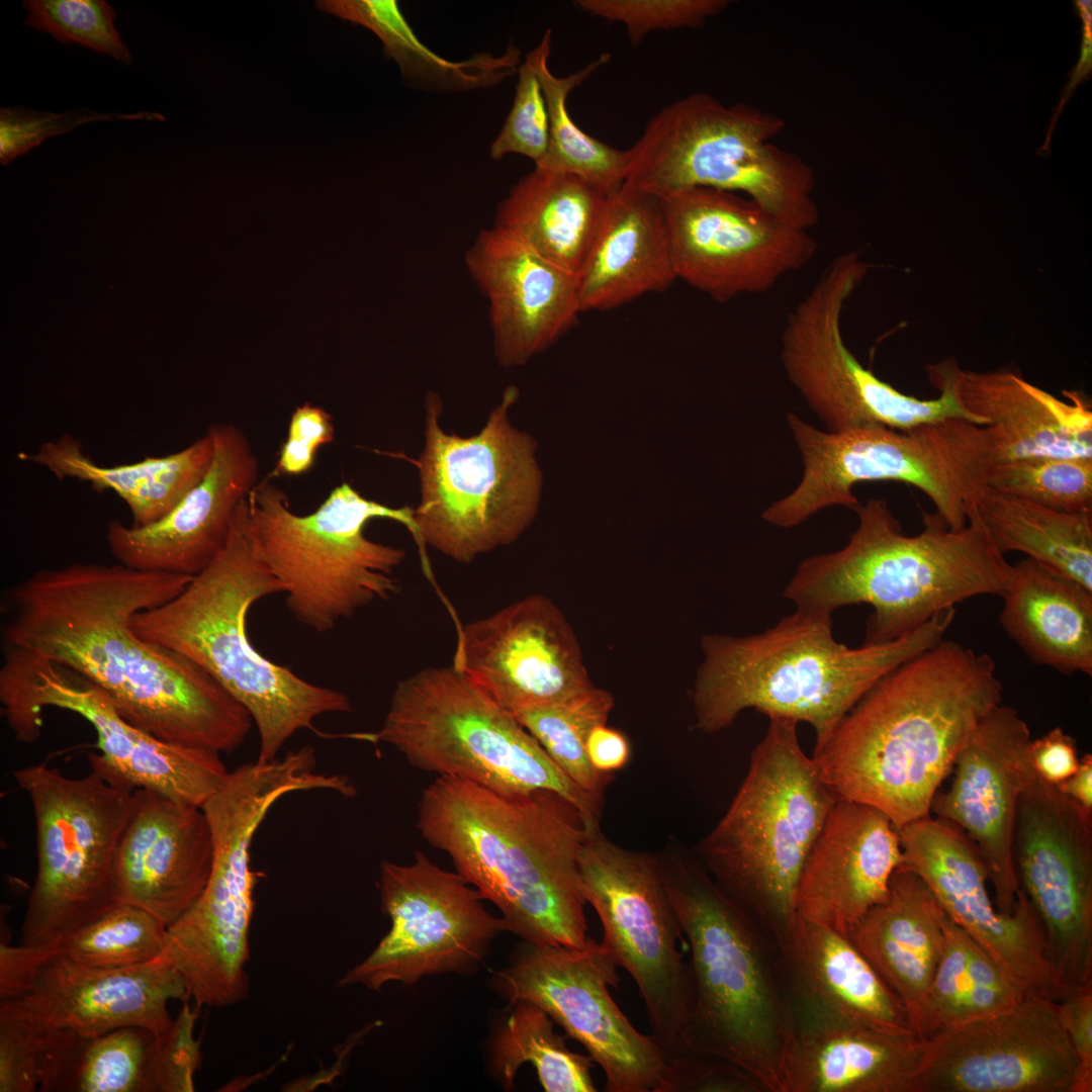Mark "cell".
Instances as JSON below:
<instances>
[{"label":"cell","mask_w":1092,"mask_h":1092,"mask_svg":"<svg viewBox=\"0 0 1092 1092\" xmlns=\"http://www.w3.org/2000/svg\"><path fill=\"white\" fill-rule=\"evenodd\" d=\"M579 877L603 927V944L633 978L651 1035L668 1054L684 1048L693 1006L684 931L661 880L655 852L629 849L600 828L581 847Z\"/></svg>","instance_id":"e0dca14e"},{"label":"cell","mask_w":1092,"mask_h":1092,"mask_svg":"<svg viewBox=\"0 0 1092 1092\" xmlns=\"http://www.w3.org/2000/svg\"><path fill=\"white\" fill-rule=\"evenodd\" d=\"M589 762L600 772L614 774L622 769L631 756V746L627 737L607 723L595 726L589 732L586 744Z\"/></svg>","instance_id":"94428289"},{"label":"cell","mask_w":1092,"mask_h":1092,"mask_svg":"<svg viewBox=\"0 0 1092 1092\" xmlns=\"http://www.w3.org/2000/svg\"><path fill=\"white\" fill-rule=\"evenodd\" d=\"M663 1092H764L734 1064L697 1051L667 1054Z\"/></svg>","instance_id":"11a10c76"},{"label":"cell","mask_w":1092,"mask_h":1092,"mask_svg":"<svg viewBox=\"0 0 1092 1092\" xmlns=\"http://www.w3.org/2000/svg\"><path fill=\"white\" fill-rule=\"evenodd\" d=\"M969 506L1000 553L1022 552L1092 590V513L1055 511L988 485Z\"/></svg>","instance_id":"60d3db41"},{"label":"cell","mask_w":1092,"mask_h":1092,"mask_svg":"<svg viewBox=\"0 0 1092 1092\" xmlns=\"http://www.w3.org/2000/svg\"><path fill=\"white\" fill-rule=\"evenodd\" d=\"M185 1001L170 1028L157 1035L150 1069L151 1092L193 1091L200 1065V1041L194 1037L198 1008Z\"/></svg>","instance_id":"db71d44e"},{"label":"cell","mask_w":1092,"mask_h":1092,"mask_svg":"<svg viewBox=\"0 0 1092 1092\" xmlns=\"http://www.w3.org/2000/svg\"><path fill=\"white\" fill-rule=\"evenodd\" d=\"M25 24L63 44L77 43L126 65L132 64L115 26L117 13L104 0H24Z\"/></svg>","instance_id":"7dc6e473"},{"label":"cell","mask_w":1092,"mask_h":1092,"mask_svg":"<svg viewBox=\"0 0 1092 1092\" xmlns=\"http://www.w3.org/2000/svg\"><path fill=\"white\" fill-rule=\"evenodd\" d=\"M926 1040L857 1026L798 1030L782 1092H911Z\"/></svg>","instance_id":"e575fe53"},{"label":"cell","mask_w":1092,"mask_h":1092,"mask_svg":"<svg viewBox=\"0 0 1092 1092\" xmlns=\"http://www.w3.org/2000/svg\"><path fill=\"white\" fill-rule=\"evenodd\" d=\"M518 397V388L508 386L480 432L460 437L441 428L439 395H427L425 446L415 462L418 542L469 563L513 543L533 522L543 477L535 440L509 418Z\"/></svg>","instance_id":"9a60e30c"},{"label":"cell","mask_w":1092,"mask_h":1092,"mask_svg":"<svg viewBox=\"0 0 1092 1092\" xmlns=\"http://www.w3.org/2000/svg\"><path fill=\"white\" fill-rule=\"evenodd\" d=\"M1 713L20 742L40 736L41 713L78 714L96 731L103 759L134 789H148L202 807L229 770L220 754L161 740L128 722L95 684L18 647L2 644Z\"/></svg>","instance_id":"ac0fdd59"},{"label":"cell","mask_w":1092,"mask_h":1092,"mask_svg":"<svg viewBox=\"0 0 1092 1092\" xmlns=\"http://www.w3.org/2000/svg\"><path fill=\"white\" fill-rule=\"evenodd\" d=\"M1057 786L1082 807L1092 811V755L1085 754L1076 771Z\"/></svg>","instance_id":"6125c7cd"},{"label":"cell","mask_w":1092,"mask_h":1092,"mask_svg":"<svg viewBox=\"0 0 1092 1092\" xmlns=\"http://www.w3.org/2000/svg\"><path fill=\"white\" fill-rule=\"evenodd\" d=\"M618 965L608 948L588 936L584 945L522 940L492 985L513 1004L543 1009L577 1040L605 1075L608 1092H663L667 1053L651 1034L639 1032L613 999Z\"/></svg>","instance_id":"d6986e66"},{"label":"cell","mask_w":1092,"mask_h":1092,"mask_svg":"<svg viewBox=\"0 0 1092 1092\" xmlns=\"http://www.w3.org/2000/svg\"><path fill=\"white\" fill-rule=\"evenodd\" d=\"M972 938L947 915L941 956L931 981L907 1011L912 1034L927 1039L954 1024L971 984L969 952Z\"/></svg>","instance_id":"c3c4849f"},{"label":"cell","mask_w":1092,"mask_h":1092,"mask_svg":"<svg viewBox=\"0 0 1092 1092\" xmlns=\"http://www.w3.org/2000/svg\"><path fill=\"white\" fill-rule=\"evenodd\" d=\"M375 34L384 46L385 55L392 58L402 73L413 77L421 76L431 80L460 81L465 85H476L491 79L472 72H488L499 69V65L518 62L517 50L510 51L503 59L474 60L468 63H452L440 58L420 41L406 22L400 10L393 11L382 18L376 26Z\"/></svg>","instance_id":"f907efd6"},{"label":"cell","mask_w":1092,"mask_h":1092,"mask_svg":"<svg viewBox=\"0 0 1092 1092\" xmlns=\"http://www.w3.org/2000/svg\"><path fill=\"white\" fill-rule=\"evenodd\" d=\"M899 868L917 875L949 918L994 961L1025 996L1058 1001L1039 918L1019 888L1011 914H1002L987 889L986 867L974 843L951 823L929 815L898 828Z\"/></svg>","instance_id":"d4e9b609"},{"label":"cell","mask_w":1092,"mask_h":1092,"mask_svg":"<svg viewBox=\"0 0 1092 1092\" xmlns=\"http://www.w3.org/2000/svg\"><path fill=\"white\" fill-rule=\"evenodd\" d=\"M188 999L182 977L161 958L100 969L0 944V1020L86 1034L138 1026L161 1035L173 1022L169 1002Z\"/></svg>","instance_id":"7402d4cb"},{"label":"cell","mask_w":1092,"mask_h":1092,"mask_svg":"<svg viewBox=\"0 0 1092 1092\" xmlns=\"http://www.w3.org/2000/svg\"><path fill=\"white\" fill-rule=\"evenodd\" d=\"M787 423L803 474L792 492L761 514L763 521L780 528L796 527L833 506L853 511L860 504L852 492L855 484L894 480L919 488L947 527L960 529L993 465L988 426L965 420L906 431L883 426L822 431L793 413Z\"/></svg>","instance_id":"4fadbf2b"},{"label":"cell","mask_w":1092,"mask_h":1092,"mask_svg":"<svg viewBox=\"0 0 1092 1092\" xmlns=\"http://www.w3.org/2000/svg\"><path fill=\"white\" fill-rule=\"evenodd\" d=\"M954 617L950 608L899 639L854 648L836 641L825 611L796 609L755 635L705 634L695 727L714 734L754 709L809 724L818 747L882 677L944 639Z\"/></svg>","instance_id":"5b68a950"},{"label":"cell","mask_w":1092,"mask_h":1092,"mask_svg":"<svg viewBox=\"0 0 1092 1092\" xmlns=\"http://www.w3.org/2000/svg\"><path fill=\"white\" fill-rule=\"evenodd\" d=\"M944 912L928 886L898 868L885 900L872 907L847 938L908 1011L928 987L941 956Z\"/></svg>","instance_id":"8d00e7d4"},{"label":"cell","mask_w":1092,"mask_h":1092,"mask_svg":"<svg viewBox=\"0 0 1092 1092\" xmlns=\"http://www.w3.org/2000/svg\"><path fill=\"white\" fill-rule=\"evenodd\" d=\"M690 949L693 1006L685 1050L726 1060L782 1092L797 1026L778 942L670 836L655 852Z\"/></svg>","instance_id":"277c9868"},{"label":"cell","mask_w":1092,"mask_h":1092,"mask_svg":"<svg viewBox=\"0 0 1092 1092\" xmlns=\"http://www.w3.org/2000/svg\"><path fill=\"white\" fill-rule=\"evenodd\" d=\"M608 199L577 175L535 167L500 202L494 226L577 275L599 235Z\"/></svg>","instance_id":"f35d334b"},{"label":"cell","mask_w":1092,"mask_h":1092,"mask_svg":"<svg viewBox=\"0 0 1092 1092\" xmlns=\"http://www.w3.org/2000/svg\"><path fill=\"white\" fill-rule=\"evenodd\" d=\"M108 120L165 121L166 117L160 112L147 110L134 113L98 112L82 107L56 113L23 106L1 107L0 162L8 165L51 136L70 132L85 123Z\"/></svg>","instance_id":"816d5d0a"},{"label":"cell","mask_w":1092,"mask_h":1092,"mask_svg":"<svg viewBox=\"0 0 1092 1092\" xmlns=\"http://www.w3.org/2000/svg\"><path fill=\"white\" fill-rule=\"evenodd\" d=\"M38 1091L36 1045L31 1029L0 1020V1092Z\"/></svg>","instance_id":"6f0895ef"},{"label":"cell","mask_w":1092,"mask_h":1092,"mask_svg":"<svg viewBox=\"0 0 1092 1092\" xmlns=\"http://www.w3.org/2000/svg\"><path fill=\"white\" fill-rule=\"evenodd\" d=\"M21 461L33 463L60 480L76 479L98 492L110 490L127 506L133 527L148 526L168 514L205 475L213 457V442L206 434L182 450L165 456L104 466L96 463L71 434L39 444L32 452H19Z\"/></svg>","instance_id":"74e56055"},{"label":"cell","mask_w":1092,"mask_h":1092,"mask_svg":"<svg viewBox=\"0 0 1092 1092\" xmlns=\"http://www.w3.org/2000/svg\"><path fill=\"white\" fill-rule=\"evenodd\" d=\"M417 827L499 910L506 931L536 944L584 945L578 858L590 830L567 799L438 777L422 793Z\"/></svg>","instance_id":"3957f363"},{"label":"cell","mask_w":1092,"mask_h":1092,"mask_svg":"<svg viewBox=\"0 0 1092 1092\" xmlns=\"http://www.w3.org/2000/svg\"><path fill=\"white\" fill-rule=\"evenodd\" d=\"M658 198L676 279L720 302L769 291L818 249L809 231L734 192L690 187Z\"/></svg>","instance_id":"603a6c76"},{"label":"cell","mask_w":1092,"mask_h":1092,"mask_svg":"<svg viewBox=\"0 0 1092 1092\" xmlns=\"http://www.w3.org/2000/svg\"><path fill=\"white\" fill-rule=\"evenodd\" d=\"M271 478L258 481L247 496V529L297 622L327 633L400 592L395 570L405 559L404 549L367 538L365 528L371 520L389 519L417 540L415 509L382 505L343 482L315 511L299 515Z\"/></svg>","instance_id":"30bf717a"},{"label":"cell","mask_w":1092,"mask_h":1092,"mask_svg":"<svg viewBox=\"0 0 1092 1092\" xmlns=\"http://www.w3.org/2000/svg\"><path fill=\"white\" fill-rule=\"evenodd\" d=\"M213 457L203 478L160 520L133 527L113 520L105 539L116 562L136 570L196 575L224 547L241 503L258 483V460L232 424L207 429Z\"/></svg>","instance_id":"83f0119b"},{"label":"cell","mask_w":1092,"mask_h":1092,"mask_svg":"<svg viewBox=\"0 0 1092 1092\" xmlns=\"http://www.w3.org/2000/svg\"><path fill=\"white\" fill-rule=\"evenodd\" d=\"M1028 753L1037 775L1054 785L1069 779L1080 761L1074 738L1060 727L1031 740Z\"/></svg>","instance_id":"91938a15"},{"label":"cell","mask_w":1092,"mask_h":1092,"mask_svg":"<svg viewBox=\"0 0 1092 1092\" xmlns=\"http://www.w3.org/2000/svg\"><path fill=\"white\" fill-rule=\"evenodd\" d=\"M549 144V115L545 97L531 66L518 68V83L512 108L498 135L490 146V157L520 154L539 164Z\"/></svg>","instance_id":"f5cc1de1"},{"label":"cell","mask_w":1092,"mask_h":1092,"mask_svg":"<svg viewBox=\"0 0 1092 1092\" xmlns=\"http://www.w3.org/2000/svg\"><path fill=\"white\" fill-rule=\"evenodd\" d=\"M213 842L201 807L135 789L115 859L122 903L139 906L166 927L202 894Z\"/></svg>","instance_id":"f546056e"},{"label":"cell","mask_w":1092,"mask_h":1092,"mask_svg":"<svg viewBox=\"0 0 1092 1092\" xmlns=\"http://www.w3.org/2000/svg\"><path fill=\"white\" fill-rule=\"evenodd\" d=\"M320 786L310 754L297 749L229 771L202 805L213 842L210 876L196 902L167 927L159 957L182 977L195 1006L225 1008L247 999L254 891L260 878L251 867L254 836L279 799Z\"/></svg>","instance_id":"9c48e42d"},{"label":"cell","mask_w":1092,"mask_h":1092,"mask_svg":"<svg viewBox=\"0 0 1092 1092\" xmlns=\"http://www.w3.org/2000/svg\"><path fill=\"white\" fill-rule=\"evenodd\" d=\"M987 485L1045 508L1092 513V459L1032 457L994 464Z\"/></svg>","instance_id":"bcb514c9"},{"label":"cell","mask_w":1092,"mask_h":1092,"mask_svg":"<svg viewBox=\"0 0 1092 1092\" xmlns=\"http://www.w3.org/2000/svg\"><path fill=\"white\" fill-rule=\"evenodd\" d=\"M167 927L149 911L122 903L101 918L48 944L28 947L73 963L119 969L158 959Z\"/></svg>","instance_id":"f6af8a7d"},{"label":"cell","mask_w":1092,"mask_h":1092,"mask_svg":"<svg viewBox=\"0 0 1092 1092\" xmlns=\"http://www.w3.org/2000/svg\"><path fill=\"white\" fill-rule=\"evenodd\" d=\"M797 726L769 719L728 809L692 847L715 883L781 950L797 921L804 863L839 800L801 748Z\"/></svg>","instance_id":"ba28073f"},{"label":"cell","mask_w":1092,"mask_h":1092,"mask_svg":"<svg viewBox=\"0 0 1092 1092\" xmlns=\"http://www.w3.org/2000/svg\"><path fill=\"white\" fill-rule=\"evenodd\" d=\"M465 258L488 300L494 353L504 367L523 365L547 349L581 312L577 275L503 229L482 231Z\"/></svg>","instance_id":"f1b7e54d"},{"label":"cell","mask_w":1092,"mask_h":1092,"mask_svg":"<svg viewBox=\"0 0 1092 1092\" xmlns=\"http://www.w3.org/2000/svg\"><path fill=\"white\" fill-rule=\"evenodd\" d=\"M30 1029L36 1045L38 1091L151 1092L157 1037L151 1030L127 1026L86 1034Z\"/></svg>","instance_id":"ab89813d"},{"label":"cell","mask_w":1092,"mask_h":1092,"mask_svg":"<svg viewBox=\"0 0 1092 1092\" xmlns=\"http://www.w3.org/2000/svg\"><path fill=\"white\" fill-rule=\"evenodd\" d=\"M378 888L390 928L337 987L380 991L393 982L414 985L433 975L468 974L483 963L496 935L506 931L503 919L486 910L471 885L422 850H416L407 864L383 860Z\"/></svg>","instance_id":"ffe728a7"},{"label":"cell","mask_w":1092,"mask_h":1092,"mask_svg":"<svg viewBox=\"0 0 1092 1092\" xmlns=\"http://www.w3.org/2000/svg\"><path fill=\"white\" fill-rule=\"evenodd\" d=\"M613 707V696L595 686L568 702L532 707L514 715L574 784L604 797L614 775L594 768L585 744L592 729L607 723Z\"/></svg>","instance_id":"ee69618b"},{"label":"cell","mask_w":1092,"mask_h":1092,"mask_svg":"<svg viewBox=\"0 0 1092 1092\" xmlns=\"http://www.w3.org/2000/svg\"><path fill=\"white\" fill-rule=\"evenodd\" d=\"M551 30L526 57L540 82L549 115V144L538 168L577 175L611 196L619 191L627 175V151L613 148L580 129L570 116L566 103L572 90L580 86L611 55L602 54L583 69L566 77H557L549 69Z\"/></svg>","instance_id":"b9f144b4"},{"label":"cell","mask_w":1092,"mask_h":1092,"mask_svg":"<svg viewBox=\"0 0 1092 1092\" xmlns=\"http://www.w3.org/2000/svg\"><path fill=\"white\" fill-rule=\"evenodd\" d=\"M335 428L331 415L318 405L305 402L291 415L287 437L270 476H297L309 471L318 449L333 442Z\"/></svg>","instance_id":"9f6ffc18"},{"label":"cell","mask_w":1092,"mask_h":1092,"mask_svg":"<svg viewBox=\"0 0 1092 1092\" xmlns=\"http://www.w3.org/2000/svg\"><path fill=\"white\" fill-rule=\"evenodd\" d=\"M782 952L797 1031L857 1026L914 1036L902 1001L846 936L797 917Z\"/></svg>","instance_id":"1f68e13d"},{"label":"cell","mask_w":1092,"mask_h":1092,"mask_svg":"<svg viewBox=\"0 0 1092 1092\" xmlns=\"http://www.w3.org/2000/svg\"><path fill=\"white\" fill-rule=\"evenodd\" d=\"M901 863L900 837L891 819L873 806L839 799L801 872L797 916L847 936L886 899Z\"/></svg>","instance_id":"4dcf8cb0"},{"label":"cell","mask_w":1092,"mask_h":1092,"mask_svg":"<svg viewBox=\"0 0 1092 1092\" xmlns=\"http://www.w3.org/2000/svg\"><path fill=\"white\" fill-rule=\"evenodd\" d=\"M676 280L658 197L626 185L609 196L604 219L577 274L581 312L608 310Z\"/></svg>","instance_id":"836d02e7"},{"label":"cell","mask_w":1092,"mask_h":1092,"mask_svg":"<svg viewBox=\"0 0 1092 1092\" xmlns=\"http://www.w3.org/2000/svg\"><path fill=\"white\" fill-rule=\"evenodd\" d=\"M853 512L858 525L847 544L805 558L783 596L805 611L870 605L863 644L899 639L958 603L981 595L1002 597L1009 585L1013 565L970 506L960 529L923 512L924 529L914 536L903 533L881 498Z\"/></svg>","instance_id":"8992f818"},{"label":"cell","mask_w":1092,"mask_h":1092,"mask_svg":"<svg viewBox=\"0 0 1092 1092\" xmlns=\"http://www.w3.org/2000/svg\"><path fill=\"white\" fill-rule=\"evenodd\" d=\"M925 1040L911 1092H1077L1078 1061L1057 1001L1025 996Z\"/></svg>","instance_id":"cb8c5ba5"},{"label":"cell","mask_w":1092,"mask_h":1092,"mask_svg":"<svg viewBox=\"0 0 1092 1092\" xmlns=\"http://www.w3.org/2000/svg\"><path fill=\"white\" fill-rule=\"evenodd\" d=\"M192 577L118 562L37 570L4 592L2 644L80 673L161 740L231 753L254 724L248 710L195 662L131 628L136 614L172 600Z\"/></svg>","instance_id":"6da1fadb"},{"label":"cell","mask_w":1092,"mask_h":1092,"mask_svg":"<svg viewBox=\"0 0 1092 1092\" xmlns=\"http://www.w3.org/2000/svg\"><path fill=\"white\" fill-rule=\"evenodd\" d=\"M999 621L1035 664L1092 674V590L1032 558L1013 565Z\"/></svg>","instance_id":"d590c367"},{"label":"cell","mask_w":1092,"mask_h":1092,"mask_svg":"<svg viewBox=\"0 0 1092 1092\" xmlns=\"http://www.w3.org/2000/svg\"><path fill=\"white\" fill-rule=\"evenodd\" d=\"M574 5L592 16L622 23L632 46L650 32L697 28L725 10L727 0H577Z\"/></svg>","instance_id":"681fc988"},{"label":"cell","mask_w":1092,"mask_h":1092,"mask_svg":"<svg viewBox=\"0 0 1092 1092\" xmlns=\"http://www.w3.org/2000/svg\"><path fill=\"white\" fill-rule=\"evenodd\" d=\"M1057 1003L1063 1025L1078 1061L1077 1092H1091L1092 985L1065 992Z\"/></svg>","instance_id":"680465c9"},{"label":"cell","mask_w":1092,"mask_h":1092,"mask_svg":"<svg viewBox=\"0 0 1092 1092\" xmlns=\"http://www.w3.org/2000/svg\"><path fill=\"white\" fill-rule=\"evenodd\" d=\"M1002 693L989 654L942 639L882 677L812 758L839 799L873 806L900 828L929 815Z\"/></svg>","instance_id":"7a4b0ae2"},{"label":"cell","mask_w":1092,"mask_h":1092,"mask_svg":"<svg viewBox=\"0 0 1092 1092\" xmlns=\"http://www.w3.org/2000/svg\"><path fill=\"white\" fill-rule=\"evenodd\" d=\"M88 758L81 778L46 762L13 771L32 806L37 858L21 946L48 944L122 904L115 859L135 789L101 754Z\"/></svg>","instance_id":"5bb4252c"},{"label":"cell","mask_w":1092,"mask_h":1092,"mask_svg":"<svg viewBox=\"0 0 1092 1092\" xmlns=\"http://www.w3.org/2000/svg\"><path fill=\"white\" fill-rule=\"evenodd\" d=\"M351 737L387 743L419 769L502 794L555 792L588 829L601 826L604 797L574 784L514 714L452 664L399 680L380 729Z\"/></svg>","instance_id":"8fae6325"},{"label":"cell","mask_w":1092,"mask_h":1092,"mask_svg":"<svg viewBox=\"0 0 1092 1092\" xmlns=\"http://www.w3.org/2000/svg\"><path fill=\"white\" fill-rule=\"evenodd\" d=\"M868 267L856 252L836 256L788 313L781 360L790 382L829 432L871 426L906 431L951 419L986 426L964 407L952 384L937 370L927 369L940 394L919 399L878 378L847 348L843 309Z\"/></svg>","instance_id":"2e32d148"},{"label":"cell","mask_w":1092,"mask_h":1092,"mask_svg":"<svg viewBox=\"0 0 1092 1092\" xmlns=\"http://www.w3.org/2000/svg\"><path fill=\"white\" fill-rule=\"evenodd\" d=\"M784 127L780 116L754 106L693 93L658 111L626 150L624 185L656 197L690 187L742 192L809 231L819 221L815 176L802 158L769 143Z\"/></svg>","instance_id":"7c38bea8"},{"label":"cell","mask_w":1092,"mask_h":1092,"mask_svg":"<svg viewBox=\"0 0 1092 1092\" xmlns=\"http://www.w3.org/2000/svg\"><path fill=\"white\" fill-rule=\"evenodd\" d=\"M964 407L991 431L993 465L1032 457L1092 459V412L1077 392L1067 403L1009 370H962L954 361L934 365Z\"/></svg>","instance_id":"d6a6232c"},{"label":"cell","mask_w":1092,"mask_h":1092,"mask_svg":"<svg viewBox=\"0 0 1092 1092\" xmlns=\"http://www.w3.org/2000/svg\"><path fill=\"white\" fill-rule=\"evenodd\" d=\"M1030 741L1028 725L1014 708L995 707L958 754L950 785L936 793L930 809L974 843L1002 914L1013 912L1019 890L1013 837L1019 799L1033 770Z\"/></svg>","instance_id":"4316f807"},{"label":"cell","mask_w":1092,"mask_h":1092,"mask_svg":"<svg viewBox=\"0 0 1092 1092\" xmlns=\"http://www.w3.org/2000/svg\"><path fill=\"white\" fill-rule=\"evenodd\" d=\"M509 1015L490 1038L489 1065L505 1090L515 1088L521 1066L531 1064L547 1092H596L590 1056L570 1051L552 1018L528 1001L510 1004Z\"/></svg>","instance_id":"7bdbcfd3"},{"label":"cell","mask_w":1092,"mask_h":1092,"mask_svg":"<svg viewBox=\"0 0 1092 1092\" xmlns=\"http://www.w3.org/2000/svg\"><path fill=\"white\" fill-rule=\"evenodd\" d=\"M276 594H282L281 585L251 542L245 499L212 562L175 598L131 622L141 638L195 662L248 710L259 733L260 762L276 759L299 730L315 731L317 717L353 710L344 693L299 677L252 644L248 613Z\"/></svg>","instance_id":"52a82bcc"},{"label":"cell","mask_w":1092,"mask_h":1092,"mask_svg":"<svg viewBox=\"0 0 1092 1092\" xmlns=\"http://www.w3.org/2000/svg\"><path fill=\"white\" fill-rule=\"evenodd\" d=\"M1013 859L1061 994L1092 985V811L1034 768L1018 803Z\"/></svg>","instance_id":"44dd1931"},{"label":"cell","mask_w":1092,"mask_h":1092,"mask_svg":"<svg viewBox=\"0 0 1092 1092\" xmlns=\"http://www.w3.org/2000/svg\"><path fill=\"white\" fill-rule=\"evenodd\" d=\"M452 665L512 714L595 687L571 625L540 594L462 626Z\"/></svg>","instance_id":"484cf974"}]
</instances>
